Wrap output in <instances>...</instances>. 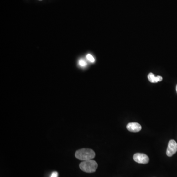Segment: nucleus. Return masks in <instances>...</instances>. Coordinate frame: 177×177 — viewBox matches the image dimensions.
<instances>
[{"instance_id": "0eeeda50", "label": "nucleus", "mask_w": 177, "mask_h": 177, "mask_svg": "<svg viewBox=\"0 0 177 177\" xmlns=\"http://www.w3.org/2000/svg\"><path fill=\"white\" fill-rule=\"evenodd\" d=\"M86 57H87V59L91 63H94V62H95V59H94V57L91 54H88Z\"/></svg>"}, {"instance_id": "f257e3e1", "label": "nucleus", "mask_w": 177, "mask_h": 177, "mask_svg": "<svg viewBox=\"0 0 177 177\" xmlns=\"http://www.w3.org/2000/svg\"><path fill=\"white\" fill-rule=\"evenodd\" d=\"M95 152L90 148H82L75 153V157L79 160L86 161L91 160L95 157Z\"/></svg>"}, {"instance_id": "7ed1b4c3", "label": "nucleus", "mask_w": 177, "mask_h": 177, "mask_svg": "<svg viewBox=\"0 0 177 177\" xmlns=\"http://www.w3.org/2000/svg\"><path fill=\"white\" fill-rule=\"evenodd\" d=\"M177 152V143L174 140H171L168 143V147L166 151V154L169 157L174 155Z\"/></svg>"}, {"instance_id": "39448f33", "label": "nucleus", "mask_w": 177, "mask_h": 177, "mask_svg": "<svg viewBox=\"0 0 177 177\" xmlns=\"http://www.w3.org/2000/svg\"><path fill=\"white\" fill-rule=\"evenodd\" d=\"M127 128L129 132L137 133L141 130V126L137 122H130L127 126Z\"/></svg>"}, {"instance_id": "423d86ee", "label": "nucleus", "mask_w": 177, "mask_h": 177, "mask_svg": "<svg viewBox=\"0 0 177 177\" xmlns=\"http://www.w3.org/2000/svg\"><path fill=\"white\" fill-rule=\"evenodd\" d=\"M148 80L151 83H157L158 82H160L162 80V77L160 76H158L155 77L153 73H150L148 75Z\"/></svg>"}, {"instance_id": "6e6552de", "label": "nucleus", "mask_w": 177, "mask_h": 177, "mask_svg": "<svg viewBox=\"0 0 177 177\" xmlns=\"http://www.w3.org/2000/svg\"><path fill=\"white\" fill-rule=\"evenodd\" d=\"M79 64L80 66H85L86 65V62H85V61H84V60L83 59H80L79 61Z\"/></svg>"}, {"instance_id": "1a4fd4ad", "label": "nucleus", "mask_w": 177, "mask_h": 177, "mask_svg": "<svg viewBox=\"0 0 177 177\" xmlns=\"http://www.w3.org/2000/svg\"><path fill=\"white\" fill-rule=\"evenodd\" d=\"M58 173L57 172H54L52 173L51 177H58Z\"/></svg>"}, {"instance_id": "f03ea898", "label": "nucleus", "mask_w": 177, "mask_h": 177, "mask_svg": "<svg viewBox=\"0 0 177 177\" xmlns=\"http://www.w3.org/2000/svg\"><path fill=\"white\" fill-rule=\"evenodd\" d=\"M80 169L86 173L95 172L98 167L97 162L95 160H89L83 161L79 165Z\"/></svg>"}, {"instance_id": "9d476101", "label": "nucleus", "mask_w": 177, "mask_h": 177, "mask_svg": "<svg viewBox=\"0 0 177 177\" xmlns=\"http://www.w3.org/2000/svg\"><path fill=\"white\" fill-rule=\"evenodd\" d=\"M176 91H177V86H176Z\"/></svg>"}, {"instance_id": "20e7f679", "label": "nucleus", "mask_w": 177, "mask_h": 177, "mask_svg": "<svg viewBox=\"0 0 177 177\" xmlns=\"http://www.w3.org/2000/svg\"><path fill=\"white\" fill-rule=\"evenodd\" d=\"M133 159L135 162L138 164H147L149 162L148 156L144 154H135L133 155Z\"/></svg>"}]
</instances>
